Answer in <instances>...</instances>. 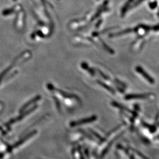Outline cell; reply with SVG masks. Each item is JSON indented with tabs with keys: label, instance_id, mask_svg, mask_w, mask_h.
Here are the masks:
<instances>
[{
	"label": "cell",
	"instance_id": "obj_3",
	"mask_svg": "<svg viewBox=\"0 0 159 159\" xmlns=\"http://www.w3.org/2000/svg\"><path fill=\"white\" fill-rule=\"evenodd\" d=\"M133 0H128L126 2H125V6H123V7L121 9V16H124V15L126 13V12L127 11V10L129 9V8L130 7L131 3L133 2Z\"/></svg>",
	"mask_w": 159,
	"mask_h": 159
},
{
	"label": "cell",
	"instance_id": "obj_6",
	"mask_svg": "<svg viewBox=\"0 0 159 159\" xmlns=\"http://www.w3.org/2000/svg\"><path fill=\"white\" fill-rule=\"evenodd\" d=\"M81 66H82V68H84L85 70H88V71H89V73H90L91 75H94V73L93 70H91V69H90L89 67L88 66V65H87V64H86L85 63H83Z\"/></svg>",
	"mask_w": 159,
	"mask_h": 159
},
{
	"label": "cell",
	"instance_id": "obj_1",
	"mask_svg": "<svg viewBox=\"0 0 159 159\" xmlns=\"http://www.w3.org/2000/svg\"><path fill=\"white\" fill-rule=\"evenodd\" d=\"M136 70L137 73H139V74H141L145 79L148 81V82H149L151 84H154V80L152 78L151 76L149 74H148L146 73V71L144 70H143L141 67L137 66L136 68Z\"/></svg>",
	"mask_w": 159,
	"mask_h": 159
},
{
	"label": "cell",
	"instance_id": "obj_2",
	"mask_svg": "<svg viewBox=\"0 0 159 159\" xmlns=\"http://www.w3.org/2000/svg\"><path fill=\"white\" fill-rule=\"evenodd\" d=\"M149 97L148 94H128L125 97L126 100L132 99H143Z\"/></svg>",
	"mask_w": 159,
	"mask_h": 159
},
{
	"label": "cell",
	"instance_id": "obj_5",
	"mask_svg": "<svg viewBox=\"0 0 159 159\" xmlns=\"http://www.w3.org/2000/svg\"><path fill=\"white\" fill-rule=\"evenodd\" d=\"M132 31H133V30H132L131 29L125 30H124V31H121V32H119V33H116V34H114V35H112L111 37H113V36H119V35H124V34H127V33H130Z\"/></svg>",
	"mask_w": 159,
	"mask_h": 159
},
{
	"label": "cell",
	"instance_id": "obj_10",
	"mask_svg": "<svg viewBox=\"0 0 159 159\" xmlns=\"http://www.w3.org/2000/svg\"><path fill=\"white\" fill-rule=\"evenodd\" d=\"M14 1H16V0H14Z\"/></svg>",
	"mask_w": 159,
	"mask_h": 159
},
{
	"label": "cell",
	"instance_id": "obj_7",
	"mask_svg": "<svg viewBox=\"0 0 159 159\" xmlns=\"http://www.w3.org/2000/svg\"><path fill=\"white\" fill-rule=\"evenodd\" d=\"M14 12V8H10V9H7V10H4V11L2 12V14L4 16H7V15H9V14H11Z\"/></svg>",
	"mask_w": 159,
	"mask_h": 159
},
{
	"label": "cell",
	"instance_id": "obj_9",
	"mask_svg": "<svg viewBox=\"0 0 159 159\" xmlns=\"http://www.w3.org/2000/svg\"><path fill=\"white\" fill-rule=\"evenodd\" d=\"M143 1H144V0H137L136 1H135L134 4L132 5V6H131V8H134V7H136V6H138L139 4H141V3Z\"/></svg>",
	"mask_w": 159,
	"mask_h": 159
},
{
	"label": "cell",
	"instance_id": "obj_8",
	"mask_svg": "<svg viewBox=\"0 0 159 159\" xmlns=\"http://www.w3.org/2000/svg\"><path fill=\"white\" fill-rule=\"evenodd\" d=\"M157 2H156V1L150 2V3L149 4V7H150V8H152V9L156 8L157 7Z\"/></svg>",
	"mask_w": 159,
	"mask_h": 159
},
{
	"label": "cell",
	"instance_id": "obj_4",
	"mask_svg": "<svg viewBox=\"0 0 159 159\" xmlns=\"http://www.w3.org/2000/svg\"><path fill=\"white\" fill-rule=\"evenodd\" d=\"M98 83L100 85H102V86L104 88H105V89H106L107 90H108V91H110V92H111V93H113V94L115 93V92H114V90L111 87H108V85L106 84L105 83H102V82H100V81H98Z\"/></svg>",
	"mask_w": 159,
	"mask_h": 159
}]
</instances>
